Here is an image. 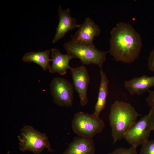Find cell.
Listing matches in <instances>:
<instances>
[{
  "mask_svg": "<svg viewBox=\"0 0 154 154\" xmlns=\"http://www.w3.org/2000/svg\"><path fill=\"white\" fill-rule=\"evenodd\" d=\"M105 127L104 122L99 116L82 112L74 114L72 122L75 133L78 136L91 139L102 132Z\"/></svg>",
  "mask_w": 154,
  "mask_h": 154,
  "instance_id": "obj_5",
  "label": "cell"
},
{
  "mask_svg": "<svg viewBox=\"0 0 154 154\" xmlns=\"http://www.w3.org/2000/svg\"><path fill=\"white\" fill-rule=\"evenodd\" d=\"M50 50L48 49L44 51L30 52L26 53L22 58V60L27 63L34 62L40 66L43 70L46 71L49 68L52 61L49 55Z\"/></svg>",
  "mask_w": 154,
  "mask_h": 154,
  "instance_id": "obj_14",
  "label": "cell"
},
{
  "mask_svg": "<svg viewBox=\"0 0 154 154\" xmlns=\"http://www.w3.org/2000/svg\"><path fill=\"white\" fill-rule=\"evenodd\" d=\"M100 74L101 81L98 96L94 107V112L93 113L98 116H99L100 113L105 107L108 94V85L109 83L108 77L102 69H100Z\"/></svg>",
  "mask_w": 154,
  "mask_h": 154,
  "instance_id": "obj_15",
  "label": "cell"
},
{
  "mask_svg": "<svg viewBox=\"0 0 154 154\" xmlns=\"http://www.w3.org/2000/svg\"><path fill=\"white\" fill-rule=\"evenodd\" d=\"M58 11L59 22L52 40L53 44L63 37L69 31L79 28L80 25L77 23V20L71 16L69 8L64 10L61 5H59Z\"/></svg>",
  "mask_w": 154,
  "mask_h": 154,
  "instance_id": "obj_10",
  "label": "cell"
},
{
  "mask_svg": "<svg viewBox=\"0 0 154 154\" xmlns=\"http://www.w3.org/2000/svg\"><path fill=\"white\" fill-rule=\"evenodd\" d=\"M17 137L19 141V149L22 152L29 151L35 154H39L45 148L51 152H54L51 148L46 134L30 125L24 126L21 130Z\"/></svg>",
  "mask_w": 154,
  "mask_h": 154,
  "instance_id": "obj_4",
  "label": "cell"
},
{
  "mask_svg": "<svg viewBox=\"0 0 154 154\" xmlns=\"http://www.w3.org/2000/svg\"><path fill=\"white\" fill-rule=\"evenodd\" d=\"M95 149L92 139L75 136L63 154H95Z\"/></svg>",
  "mask_w": 154,
  "mask_h": 154,
  "instance_id": "obj_11",
  "label": "cell"
},
{
  "mask_svg": "<svg viewBox=\"0 0 154 154\" xmlns=\"http://www.w3.org/2000/svg\"><path fill=\"white\" fill-rule=\"evenodd\" d=\"M50 94L54 102L60 107L72 106L73 85L66 79L55 77L51 81Z\"/></svg>",
  "mask_w": 154,
  "mask_h": 154,
  "instance_id": "obj_6",
  "label": "cell"
},
{
  "mask_svg": "<svg viewBox=\"0 0 154 154\" xmlns=\"http://www.w3.org/2000/svg\"><path fill=\"white\" fill-rule=\"evenodd\" d=\"M152 130L148 114L133 124L124 135V139L131 146L137 147L148 140Z\"/></svg>",
  "mask_w": 154,
  "mask_h": 154,
  "instance_id": "obj_7",
  "label": "cell"
},
{
  "mask_svg": "<svg viewBox=\"0 0 154 154\" xmlns=\"http://www.w3.org/2000/svg\"><path fill=\"white\" fill-rule=\"evenodd\" d=\"M148 64L149 69L154 71V48L149 54L148 59Z\"/></svg>",
  "mask_w": 154,
  "mask_h": 154,
  "instance_id": "obj_18",
  "label": "cell"
},
{
  "mask_svg": "<svg viewBox=\"0 0 154 154\" xmlns=\"http://www.w3.org/2000/svg\"><path fill=\"white\" fill-rule=\"evenodd\" d=\"M101 33L99 26L90 18L87 17L83 23L80 25L74 35L71 36V40L94 46V38L98 37Z\"/></svg>",
  "mask_w": 154,
  "mask_h": 154,
  "instance_id": "obj_9",
  "label": "cell"
},
{
  "mask_svg": "<svg viewBox=\"0 0 154 154\" xmlns=\"http://www.w3.org/2000/svg\"><path fill=\"white\" fill-rule=\"evenodd\" d=\"M51 57L52 63L48 69L49 72L58 73L62 75L65 74L68 69H71L69 62L71 59L76 58L70 54H63L59 50L56 48L51 49Z\"/></svg>",
  "mask_w": 154,
  "mask_h": 154,
  "instance_id": "obj_12",
  "label": "cell"
},
{
  "mask_svg": "<svg viewBox=\"0 0 154 154\" xmlns=\"http://www.w3.org/2000/svg\"><path fill=\"white\" fill-rule=\"evenodd\" d=\"M141 115L129 103L116 101L112 104L109 119L113 143L124 139L125 133Z\"/></svg>",
  "mask_w": 154,
  "mask_h": 154,
  "instance_id": "obj_2",
  "label": "cell"
},
{
  "mask_svg": "<svg viewBox=\"0 0 154 154\" xmlns=\"http://www.w3.org/2000/svg\"><path fill=\"white\" fill-rule=\"evenodd\" d=\"M140 154H154V139L148 140L142 145Z\"/></svg>",
  "mask_w": 154,
  "mask_h": 154,
  "instance_id": "obj_16",
  "label": "cell"
},
{
  "mask_svg": "<svg viewBox=\"0 0 154 154\" xmlns=\"http://www.w3.org/2000/svg\"><path fill=\"white\" fill-rule=\"evenodd\" d=\"M63 47L67 53L79 59L83 65L93 64L98 65L100 69L106 60V54L109 52L99 50L95 45L89 46L72 40L65 43Z\"/></svg>",
  "mask_w": 154,
  "mask_h": 154,
  "instance_id": "obj_3",
  "label": "cell"
},
{
  "mask_svg": "<svg viewBox=\"0 0 154 154\" xmlns=\"http://www.w3.org/2000/svg\"><path fill=\"white\" fill-rule=\"evenodd\" d=\"M124 85L131 95H140L145 92H149V89L154 86V76L144 75L135 77L129 80H125Z\"/></svg>",
  "mask_w": 154,
  "mask_h": 154,
  "instance_id": "obj_13",
  "label": "cell"
},
{
  "mask_svg": "<svg viewBox=\"0 0 154 154\" xmlns=\"http://www.w3.org/2000/svg\"><path fill=\"white\" fill-rule=\"evenodd\" d=\"M149 92V95L146 99V101L151 108H154V90H150Z\"/></svg>",
  "mask_w": 154,
  "mask_h": 154,
  "instance_id": "obj_19",
  "label": "cell"
},
{
  "mask_svg": "<svg viewBox=\"0 0 154 154\" xmlns=\"http://www.w3.org/2000/svg\"><path fill=\"white\" fill-rule=\"evenodd\" d=\"M73 85L79 94L80 104L82 107L87 105L88 102L87 95L90 77L87 69L82 65L70 70Z\"/></svg>",
  "mask_w": 154,
  "mask_h": 154,
  "instance_id": "obj_8",
  "label": "cell"
},
{
  "mask_svg": "<svg viewBox=\"0 0 154 154\" xmlns=\"http://www.w3.org/2000/svg\"><path fill=\"white\" fill-rule=\"evenodd\" d=\"M110 35L108 52L116 62L130 63L138 58L142 46L141 38L131 25L119 22Z\"/></svg>",
  "mask_w": 154,
  "mask_h": 154,
  "instance_id": "obj_1",
  "label": "cell"
},
{
  "mask_svg": "<svg viewBox=\"0 0 154 154\" xmlns=\"http://www.w3.org/2000/svg\"><path fill=\"white\" fill-rule=\"evenodd\" d=\"M137 147L131 146L127 148L122 147L117 148L108 154H138L137 151Z\"/></svg>",
  "mask_w": 154,
  "mask_h": 154,
  "instance_id": "obj_17",
  "label": "cell"
},
{
  "mask_svg": "<svg viewBox=\"0 0 154 154\" xmlns=\"http://www.w3.org/2000/svg\"><path fill=\"white\" fill-rule=\"evenodd\" d=\"M152 127L153 130L154 131V108H151L149 113Z\"/></svg>",
  "mask_w": 154,
  "mask_h": 154,
  "instance_id": "obj_20",
  "label": "cell"
}]
</instances>
